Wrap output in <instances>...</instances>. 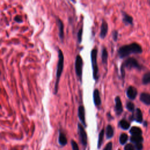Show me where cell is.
I'll return each mask as SVG.
<instances>
[{
    "instance_id": "6da1fadb",
    "label": "cell",
    "mask_w": 150,
    "mask_h": 150,
    "mask_svg": "<svg viewBox=\"0 0 150 150\" xmlns=\"http://www.w3.org/2000/svg\"><path fill=\"white\" fill-rule=\"evenodd\" d=\"M142 48L140 45L136 42H133L121 46L118 50V54L120 58L123 59L131 54L142 53Z\"/></svg>"
},
{
    "instance_id": "7a4b0ae2",
    "label": "cell",
    "mask_w": 150,
    "mask_h": 150,
    "mask_svg": "<svg viewBox=\"0 0 150 150\" xmlns=\"http://www.w3.org/2000/svg\"><path fill=\"white\" fill-rule=\"evenodd\" d=\"M137 69L138 70H141L142 66L138 63L137 60L134 57H128L127 58L122 64L120 67L121 76L122 79L125 77V69Z\"/></svg>"
},
{
    "instance_id": "3957f363",
    "label": "cell",
    "mask_w": 150,
    "mask_h": 150,
    "mask_svg": "<svg viewBox=\"0 0 150 150\" xmlns=\"http://www.w3.org/2000/svg\"><path fill=\"white\" fill-rule=\"evenodd\" d=\"M64 67V56L62 50H58V62L57 64L56 73V81L54 84V94H56L58 90V86L60 81V78L62 73Z\"/></svg>"
},
{
    "instance_id": "277c9868",
    "label": "cell",
    "mask_w": 150,
    "mask_h": 150,
    "mask_svg": "<svg viewBox=\"0 0 150 150\" xmlns=\"http://www.w3.org/2000/svg\"><path fill=\"white\" fill-rule=\"evenodd\" d=\"M97 49L94 48L92 49L91 52V61L93 69V79L97 81L98 79V67L97 62Z\"/></svg>"
},
{
    "instance_id": "5b68a950",
    "label": "cell",
    "mask_w": 150,
    "mask_h": 150,
    "mask_svg": "<svg viewBox=\"0 0 150 150\" xmlns=\"http://www.w3.org/2000/svg\"><path fill=\"white\" fill-rule=\"evenodd\" d=\"M83 59L80 54H77L75 60V71L77 76L81 82L82 73H83Z\"/></svg>"
},
{
    "instance_id": "8992f818",
    "label": "cell",
    "mask_w": 150,
    "mask_h": 150,
    "mask_svg": "<svg viewBox=\"0 0 150 150\" xmlns=\"http://www.w3.org/2000/svg\"><path fill=\"white\" fill-rule=\"evenodd\" d=\"M77 128H78V133H79V138H80V142H81L82 145L84 147H86L87 146V133H86L84 127L80 123L78 124Z\"/></svg>"
},
{
    "instance_id": "52a82bcc",
    "label": "cell",
    "mask_w": 150,
    "mask_h": 150,
    "mask_svg": "<svg viewBox=\"0 0 150 150\" xmlns=\"http://www.w3.org/2000/svg\"><path fill=\"white\" fill-rule=\"evenodd\" d=\"M138 94V91L135 87L134 86H129L126 91V95L127 97L130 100H134Z\"/></svg>"
},
{
    "instance_id": "ba28073f",
    "label": "cell",
    "mask_w": 150,
    "mask_h": 150,
    "mask_svg": "<svg viewBox=\"0 0 150 150\" xmlns=\"http://www.w3.org/2000/svg\"><path fill=\"white\" fill-rule=\"evenodd\" d=\"M115 111L117 115H120L123 111L122 104L121 98L119 96H117L115 98Z\"/></svg>"
},
{
    "instance_id": "9c48e42d",
    "label": "cell",
    "mask_w": 150,
    "mask_h": 150,
    "mask_svg": "<svg viewBox=\"0 0 150 150\" xmlns=\"http://www.w3.org/2000/svg\"><path fill=\"white\" fill-rule=\"evenodd\" d=\"M130 119L131 121L135 120L137 122L141 123L143 121V115L141 110L139 108H137L135 111V114L132 115Z\"/></svg>"
},
{
    "instance_id": "30bf717a",
    "label": "cell",
    "mask_w": 150,
    "mask_h": 150,
    "mask_svg": "<svg viewBox=\"0 0 150 150\" xmlns=\"http://www.w3.org/2000/svg\"><path fill=\"white\" fill-rule=\"evenodd\" d=\"M78 117L82 124L86 127V120H85V110L83 105H80L78 108Z\"/></svg>"
},
{
    "instance_id": "8fae6325",
    "label": "cell",
    "mask_w": 150,
    "mask_h": 150,
    "mask_svg": "<svg viewBox=\"0 0 150 150\" xmlns=\"http://www.w3.org/2000/svg\"><path fill=\"white\" fill-rule=\"evenodd\" d=\"M107 32H108V24L105 20L103 19L101 28H100V37L101 39H104L107 35Z\"/></svg>"
},
{
    "instance_id": "7c38bea8",
    "label": "cell",
    "mask_w": 150,
    "mask_h": 150,
    "mask_svg": "<svg viewBox=\"0 0 150 150\" xmlns=\"http://www.w3.org/2000/svg\"><path fill=\"white\" fill-rule=\"evenodd\" d=\"M56 23L59 29V36L60 39L63 40L64 38V26L63 22L59 18H57Z\"/></svg>"
},
{
    "instance_id": "4fadbf2b",
    "label": "cell",
    "mask_w": 150,
    "mask_h": 150,
    "mask_svg": "<svg viewBox=\"0 0 150 150\" xmlns=\"http://www.w3.org/2000/svg\"><path fill=\"white\" fill-rule=\"evenodd\" d=\"M140 101L146 105H150V94L148 93H142L139 96Z\"/></svg>"
},
{
    "instance_id": "5bb4252c",
    "label": "cell",
    "mask_w": 150,
    "mask_h": 150,
    "mask_svg": "<svg viewBox=\"0 0 150 150\" xmlns=\"http://www.w3.org/2000/svg\"><path fill=\"white\" fill-rule=\"evenodd\" d=\"M93 101L96 106H99L101 104L100 93L97 88H96L93 91Z\"/></svg>"
},
{
    "instance_id": "9a60e30c",
    "label": "cell",
    "mask_w": 150,
    "mask_h": 150,
    "mask_svg": "<svg viewBox=\"0 0 150 150\" xmlns=\"http://www.w3.org/2000/svg\"><path fill=\"white\" fill-rule=\"evenodd\" d=\"M122 22L127 25L133 24V18L127 13L122 12Z\"/></svg>"
},
{
    "instance_id": "2e32d148",
    "label": "cell",
    "mask_w": 150,
    "mask_h": 150,
    "mask_svg": "<svg viewBox=\"0 0 150 150\" xmlns=\"http://www.w3.org/2000/svg\"><path fill=\"white\" fill-rule=\"evenodd\" d=\"M58 141H59V143L60 144V145H61L62 146H65L67 144V139L66 138V136L65 135V134L63 132H59Z\"/></svg>"
},
{
    "instance_id": "e0dca14e",
    "label": "cell",
    "mask_w": 150,
    "mask_h": 150,
    "mask_svg": "<svg viewBox=\"0 0 150 150\" xmlns=\"http://www.w3.org/2000/svg\"><path fill=\"white\" fill-rule=\"evenodd\" d=\"M129 133L132 135H141L142 134V131L139 127L134 126L131 128L129 130Z\"/></svg>"
},
{
    "instance_id": "ac0fdd59",
    "label": "cell",
    "mask_w": 150,
    "mask_h": 150,
    "mask_svg": "<svg viewBox=\"0 0 150 150\" xmlns=\"http://www.w3.org/2000/svg\"><path fill=\"white\" fill-rule=\"evenodd\" d=\"M105 134L107 139L111 138L114 135V129L111 125H108L105 129Z\"/></svg>"
},
{
    "instance_id": "d6986e66",
    "label": "cell",
    "mask_w": 150,
    "mask_h": 150,
    "mask_svg": "<svg viewBox=\"0 0 150 150\" xmlns=\"http://www.w3.org/2000/svg\"><path fill=\"white\" fill-rule=\"evenodd\" d=\"M108 59V52L105 47H103L101 49V60L103 64H106L107 63Z\"/></svg>"
},
{
    "instance_id": "ffe728a7",
    "label": "cell",
    "mask_w": 150,
    "mask_h": 150,
    "mask_svg": "<svg viewBox=\"0 0 150 150\" xmlns=\"http://www.w3.org/2000/svg\"><path fill=\"white\" fill-rule=\"evenodd\" d=\"M144 138L142 135H132L130 138V141L131 142L135 144L142 143Z\"/></svg>"
},
{
    "instance_id": "44dd1931",
    "label": "cell",
    "mask_w": 150,
    "mask_h": 150,
    "mask_svg": "<svg viewBox=\"0 0 150 150\" xmlns=\"http://www.w3.org/2000/svg\"><path fill=\"white\" fill-rule=\"evenodd\" d=\"M118 124L120 128H121L122 129H124V130H127L129 129V128L130 127V123L125 119H122L120 120Z\"/></svg>"
},
{
    "instance_id": "7402d4cb",
    "label": "cell",
    "mask_w": 150,
    "mask_h": 150,
    "mask_svg": "<svg viewBox=\"0 0 150 150\" xmlns=\"http://www.w3.org/2000/svg\"><path fill=\"white\" fill-rule=\"evenodd\" d=\"M104 132H105V130L104 128H103L98 135V143H97V148H100L101 145H102V142L103 141V138H104Z\"/></svg>"
},
{
    "instance_id": "603a6c76",
    "label": "cell",
    "mask_w": 150,
    "mask_h": 150,
    "mask_svg": "<svg viewBox=\"0 0 150 150\" xmlns=\"http://www.w3.org/2000/svg\"><path fill=\"white\" fill-rule=\"evenodd\" d=\"M142 82L145 85L150 83V71L146 72L143 75Z\"/></svg>"
},
{
    "instance_id": "cb8c5ba5",
    "label": "cell",
    "mask_w": 150,
    "mask_h": 150,
    "mask_svg": "<svg viewBox=\"0 0 150 150\" xmlns=\"http://www.w3.org/2000/svg\"><path fill=\"white\" fill-rule=\"evenodd\" d=\"M128 135L127 134H125V133H122L120 135V138H119L120 143L121 145H124L127 142V141H128Z\"/></svg>"
},
{
    "instance_id": "d4e9b609",
    "label": "cell",
    "mask_w": 150,
    "mask_h": 150,
    "mask_svg": "<svg viewBox=\"0 0 150 150\" xmlns=\"http://www.w3.org/2000/svg\"><path fill=\"white\" fill-rule=\"evenodd\" d=\"M126 108L129 111L134 113V112L135 111V105L132 102H131V101L127 102Z\"/></svg>"
},
{
    "instance_id": "484cf974",
    "label": "cell",
    "mask_w": 150,
    "mask_h": 150,
    "mask_svg": "<svg viewBox=\"0 0 150 150\" xmlns=\"http://www.w3.org/2000/svg\"><path fill=\"white\" fill-rule=\"evenodd\" d=\"M82 34H83V28H80L77 33V40L78 43H80L82 40Z\"/></svg>"
},
{
    "instance_id": "4316f807",
    "label": "cell",
    "mask_w": 150,
    "mask_h": 150,
    "mask_svg": "<svg viewBox=\"0 0 150 150\" xmlns=\"http://www.w3.org/2000/svg\"><path fill=\"white\" fill-rule=\"evenodd\" d=\"M71 145L73 150H79V146L75 141L74 140L71 141Z\"/></svg>"
},
{
    "instance_id": "83f0119b",
    "label": "cell",
    "mask_w": 150,
    "mask_h": 150,
    "mask_svg": "<svg viewBox=\"0 0 150 150\" xmlns=\"http://www.w3.org/2000/svg\"><path fill=\"white\" fill-rule=\"evenodd\" d=\"M112 39L114 40V41H117L118 39V31L116 30H114L112 31Z\"/></svg>"
},
{
    "instance_id": "f1b7e54d",
    "label": "cell",
    "mask_w": 150,
    "mask_h": 150,
    "mask_svg": "<svg viewBox=\"0 0 150 150\" xmlns=\"http://www.w3.org/2000/svg\"><path fill=\"white\" fill-rule=\"evenodd\" d=\"M124 150H135V147L132 144H128L125 146Z\"/></svg>"
},
{
    "instance_id": "f546056e",
    "label": "cell",
    "mask_w": 150,
    "mask_h": 150,
    "mask_svg": "<svg viewBox=\"0 0 150 150\" xmlns=\"http://www.w3.org/2000/svg\"><path fill=\"white\" fill-rule=\"evenodd\" d=\"M14 21L18 23H22L23 22V19L21 16L20 15H16L14 17Z\"/></svg>"
},
{
    "instance_id": "4dcf8cb0",
    "label": "cell",
    "mask_w": 150,
    "mask_h": 150,
    "mask_svg": "<svg viewBox=\"0 0 150 150\" xmlns=\"http://www.w3.org/2000/svg\"><path fill=\"white\" fill-rule=\"evenodd\" d=\"M112 144L111 142H110L105 145L103 150H112Z\"/></svg>"
},
{
    "instance_id": "1f68e13d",
    "label": "cell",
    "mask_w": 150,
    "mask_h": 150,
    "mask_svg": "<svg viewBox=\"0 0 150 150\" xmlns=\"http://www.w3.org/2000/svg\"><path fill=\"white\" fill-rule=\"evenodd\" d=\"M135 148L137 150H142L143 149V145L142 143L135 144Z\"/></svg>"
},
{
    "instance_id": "d6a6232c",
    "label": "cell",
    "mask_w": 150,
    "mask_h": 150,
    "mask_svg": "<svg viewBox=\"0 0 150 150\" xmlns=\"http://www.w3.org/2000/svg\"><path fill=\"white\" fill-rule=\"evenodd\" d=\"M149 113H150V110H149Z\"/></svg>"
},
{
    "instance_id": "836d02e7",
    "label": "cell",
    "mask_w": 150,
    "mask_h": 150,
    "mask_svg": "<svg viewBox=\"0 0 150 150\" xmlns=\"http://www.w3.org/2000/svg\"><path fill=\"white\" fill-rule=\"evenodd\" d=\"M149 3H150V1H149Z\"/></svg>"
},
{
    "instance_id": "e575fe53",
    "label": "cell",
    "mask_w": 150,
    "mask_h": 150,
    "mask_svg": "<svg viewBox=\"0 0 150 150\" xmlns=\"http://www.w3.org/2000/svg\"><path fill=\"white\" fill-rule=\"evenodd\" d=\"M118 150H120V149H118Z\"/></svg>"
}]
</instances>
